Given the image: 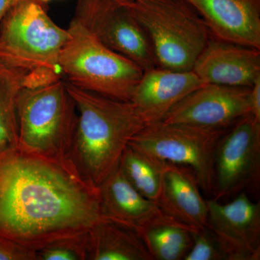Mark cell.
Masks as SVG:
<instances>
[{"label": "cell", "mask_w": 260, "mask_h": 260, "mask_svg": "<svg viewBox=\"0 0 260 260\" xmlns=\"http://www.w3.org/2000/svg\"><path fill=\"white\" fill-rule=\"evenodd\" d=\"M107 219L98 187L70 161L18 150L0 158V234L37 251L56 239L84 234Z\"/></svg>", "instance_id": "1"}, {"label": "cell", "mask_w": 260, "mask_h": 260, "mask_svg": "<svg viewBox=\"0 0 260 260\" xmlns=\"http://www.w3.org/2000/svg\"><path fill=\"white\" fill-rule=\"evenodd\" d=\"M17 114L18 151L54 161H69L78 111L61 77L39 86L23 88Z\"/></svg>", "instance_id": "4"}, {"label": "cell", "mask_w": 260, "mask_h": 260, "mask_svg": "<svg viewBox=\"0 0 260 260\" xmlns=\"http://www.w3.org/2000/svg\"><path fill=\"white\" fill-rule=\"evenodd\" d=\"M119 1L126 2V1H133V0H119Z\"/></svg>", "instance_id": "27"}, {"label": "cell", "mask_w": 260, "mask_h": 260, "mask_svg": "<svg viewBox=\"0 0 260 260\" xmlns=\"http://www.w3.org/2000/svg\"><path fill=\"white\" fill-rule=\"evenodd\" d=\"M219 140L214 161V200L256 186L260 178V122L249 113Z\"/></svg>", "instance_id": "9"}, {"label": "cell", "mask_w": 260, "mask_h": 260, "mask_svg": "<svg viewBox=\"0 0 260 260\" xmlns=\"http://www.w3.org/2000/svg\"><path fill=\"white\" fill-rule=\"evenodd\" d=\"M87 260H153L138 232L104 219L86 232Z\"/></svg>", "instance_id": "17"}, {"label": "cell", "mask_w": 260, "mask_h": 260, "mask_svg": "<svg viewBox=\"0 0 260 260\" xmlns=\"http://www.w3.org/2000/svg\"><path fill=\"white\" fill-rule=\"evenodd\" d=\"M210 34L225 42L260 49V0H186Z\"/></svg>", "instance_id": "14"}, {"label": "cell", "mask_w": 260, "mask_h": 260, "mask_svg": "<svg viewBox=\"0 0 260 260\" xmlns=\"http://www.w3.org/2000/svg\"><path fill=\"white\" fill-rule=\"evenodd\" d=\"M37 260H87L86 232L56 239L37 251Z\"/></svg>", "instance_id": "21"}, {"label": "cell", "mask_w": 260, "mask_h": 260, "mask_svg": "<svg viewBox=\"0 0 260 260\" xmlns=\"http://www.w3.org/2000/svg\"><path fill=\"white\" fill-rule=\"evenodd\" d=\"M193 243L184 260H230L229 251L208 226L194 229Z\"/></svg>", "instance_id": "22"}, {"label": "cell", "mask_w": 260, "mask_h": 260, "mask_svg": "<svg viewBox=\"0 0 260 260\" xmlns=\"http://www.w3.org/2000/svg\"><path fill=\"white\" fill-rule=\"evenodd\" d=\"M192 70L205 83L251 87L260 77V49L211 35Z\"/></svg>", "instance_id": "12"}, {"label": "cell", "mask_w": 260, "mask_h": 260, "mask_svg": "<svg viewBox=\"0 0 260 260\" xmlns=\"http://www.w3.org/2000/svg\"><path fill=\"white\" fill-rule=\"evenodd\" d=\"M66 86L78 111L68 160L84 181L99 187L146 123L132 102L87 91L68 82Z\"/></svg>", "instance_id": "2"}, {"label": "cell", "mask_w": 260, "mask_h": 260, "mask_svg": "<svg viewBox=\"0 0 260 260\" xmlns=\"http://www.w3.org/2000/svg\"><path fill=\"white\" fill-rule=\"evenodd\" d=\"M250 112L260 122V77L251 85L249 93Z\"/></svg>", "instance_id": "24"}, {"label": "cell", "mask_w": 260, "mask_h": 260, "mask_svg": "<svg viewBox=\"0 0 260 260\" xmlns=\"http://www.w3.org/2000/svg\"><path fill=\"white\" fill-rule=\"evenodd\" d=\"M75 18L104 46L143 71L158 67L148 35L124 2L78 0Z\"/></svg>", "instance_id": "8"}, {"label": "cell", "mask_w": 260, "mask_h": 260, "mask_svg": "<svg viewBox=\"0 0 260 260\" xmlns=\"http://www.w3.org/2000/svg\"><path fill=\"white\" fill-rule=\"evenodd\" d=\"M194 229L161 212L138 234L153 260H180L191 249Z\"/></svg>", "instance_id": "18"}, {"label": "cell", "mask_w": 260, "mask_h": 260, "mask_svg": "<svg viewBox=\"0 0 260 260\" xmlns=\"http://www.w3.org/2000/svg\"><path fill=\"white\" fill-rule=\"evenodd\" d=\"M226 132L159 121L145 124L129 145L161 161L189 168L202 190L211 195L215 150Z\"/></svg>", "instance_id": "7"}, {"label": "cell", "mask_w": 260, "mask_h": 260, "mask_svg": "<svg viewBox=\"0 0 260 260\" xmlns=\"http://www.w3.org/2000/svg\"><path fill=\"white\" fill-rule=\"evenodd\" d=\"M41 3H48V2L50 1V0H39Z\"/></svg>", "instance_id": "26"}, {"label": "cell", "mask_w": 260, "mask_h": 260, "mask_svg": "<svg viewBox=\"0 0 260 260\" xmlns=\"http://www.w3.org/2000/svg\"><path fill=\"white\" fill-rule=\"evenodd\" d=\"M68 30L69 39L58 59L65 81L87 91L130 102L143 69L104 46L76 18Z\"/></svg>", "instance_id": "6"}, {"label": "cell", "mask_w": 260, "mask_h": 260, "mask_svg": "<svg viewBox=\"0 0 260 260\" xmlns=\"http://www.w3.org/2000/svg\"><path fill=\"white\" fill-rule=\"evenodd\" d=\"M199 188L190 169L167 162L157 204L162 213L192 229L207 227L208 203Z\"/></svg>", "instance_id": "15"}, {"label": "cell", "mask_w": 260, "mask_h": 260, "mask_svg": "<svg viewBox=\"0 0 260 260\" xmlns=\"http://www.w3.org/2000/svg\"><path fill=\"white\" fill-rule=\"evenodd\" d=\"M208 227L229 251L230 260L260 259V203L241 193L230 203L207 200Z\"/></svg>", "instance_id": "11"}, {"label": "cell", "mask_w": 260, "mask_h": 260, "mask_svg": "<svg viewBox=\"0 0 260 260\" xmlns=\"http://www.w3.org/2000/svg\"><path fill=\"white\" fill-rule=\"evenodd\" d=\"M0 260H37V251L8 239L0 243Z\"/></svg>", "instance_id": "23"}, {"label": "cell", "mask_w": 260, "mask_h": 260, "mask_svg": "<svg viewBox=\"0 0 260 260\" xmlns=\"http://www.w3.org/2000/svg\"><path fill=\"white\" fill-rule=\"evenodd\" d=\"M251 87L205 83L173 107L161 121L223 129L249 114Z\"/></svg>", "instance_id": "10"}, {"label": "cell", "mask_w": 260, "mask_h": 260, "mask_svg": "<svg viewBox=\"0 0 260 260\" xmlns=\"http://www.w3.org/2000/svg\"><path fill=\"white\" fill-rule=\"evenodd\" d=\"M26 85V75L0 61V153L18 150L17 103Z\"/></svg>", "instance_id": "19"}, {"label": "cell", "mask_w": 260, "mask_h": 260, "mask_svg": "<svg viewBox=\"0 0 260 260\" xmlns=\"http://www.w3.org/2000/svg\"><path fill=\"white\" fill-rule=\"evenodd\" d=\"M98 189L104 218L136 232L162 212L135 189L119 165Z\"/></svg>", "instance_id": "16"}, {"label": "cell", "mask_w": 260, "mask_h": 260, "mask_svg": "<svg viewBox=\"0 0 260 260\" xmlns=\"http://www.w3.org/2000/svg\"><path fill=\"white\" fill-rule=\"evenodd\" d=\"M25 1H28V0H0V24L7 13L13 7Z\"/></svg>", "instance_id": "25"}, {"label": "cell", "mask_w": 260, "mask_h": 260, "mask_svg": "<svg viewBox=\"0 0 260 260\" xmlns=\"http://www.w3.org/2000/svg\"><path fill=\"white\" fill-rule=\"evenodd\" d=\"M205 84L193 70L157 68L145 71L130 102L147 124L161 121L173 107Z\"/></svg>", "instance_id": "13"}, {"label": "cell", "mask_w": 260, "mask_h": 260, "mask_svg": "<svg viewBox=\"0 0 260 260\" xmlns=\"http://www.w3.org/2000/svg\"><path fill=\"white\" fill-rule=\"evenodd\" d=\"M69 39L68 29L48 15L39 0L15 5L0 24V61L27 76L26 87L61 78L59 54Z\"/></svg>", "instance_id": "3"}, {"label": "cell", "mask_w": 260, "mask_h": 260, "mask_svg": "<svg viewBox=\"0 0 260 260\" xmlns=\"http://www.w3.org/2000/svg\"><path fill=\"white\" fill-rule=\"evenodd\" d=\"M167 162L143 153L128 144L119 167L140 194L157 203L161 190L162 174Z\"/></svg>", "instance_id": "20"}, {"label": "cell", "mask_w": 260, "mask_h": 260, "mask_svg": "<svg viewBox=\"0 0 260 260\" xmlns=\"http://www.w3.org/2000/svg\"><path fill=\"white\" fill-rule=\"evenodd\" d=\"M129 6L150 39L158 68L191 71L209 41L204 19L186 0H133Z\"/></svg>", "instance_id": "5"}]
</instances>
